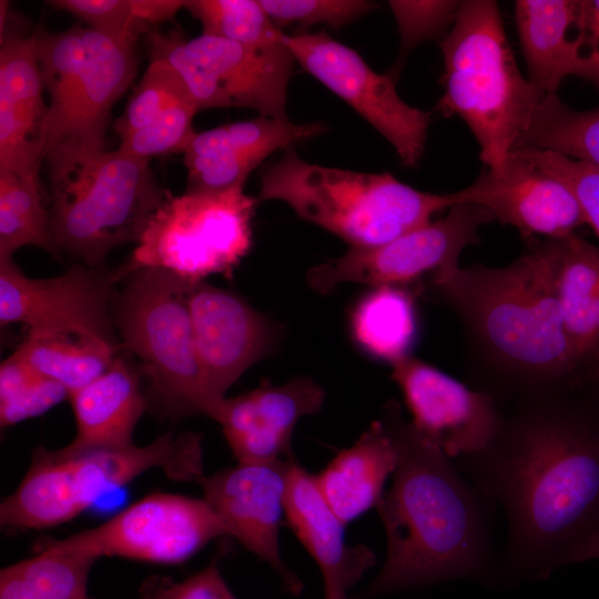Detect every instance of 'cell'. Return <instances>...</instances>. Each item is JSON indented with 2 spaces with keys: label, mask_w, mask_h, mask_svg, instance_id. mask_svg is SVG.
<instances>
[{
  "label": "cell",
  "mask_w": 599,
  "mask_h": 599,
  "mask_svg": "<svg viewBox=\"0 0 599 599\" xmlns=\"http://www.w3.org/2000/svg\"><path fill=\"white\" fill-rule=\"evenodd\" d=\"M257 200L285 202L356 248L385 244L454 205L449 193L422 192L389 173L309 163L293 148L264 170Z\"/></svg>",
  "instance_id": "obj_6"
},
{
  "label": "cell",
  "mask_w": 599,
  "mask_h": 599,
  "mask_svg": "<svg viewBox=\"0 0 599 599\" xmlns=\"http://www.w3.org/2000/svg\"><path fill=\"white\" fill-rule=\"evenodd\" d=\"M43 91L34 34L4 33L0 48V170L39 172L48 115Z\"/></svg>",
  "instance_id": "obj_22"
},
{
  "label": "cell",
  "mask_w": 599,
  "mask_h": 599,
  "mask_svg": "<svg viewBox=\"0 0 599 599\" xmlns=\"http://www.w3.org/2000/svg\"><path fill=\"white\" fill-rule=\"evenodd\" d=\"M285 517L316 561L323 577L324 599H348V592L376 557L365 545L345 541V525L323 497L315 476L293 461L285 497Z\"/></svg>",
  "instance_id": "obj_23"
},
{
  "label": "cell",
  "mask_w": 599,
  "mask_h": 599,
  "mask_svg": "<svg viewBox=\"0 0 599 599\" xmlns=\"http://www.w3.org/2000/svg\"><path fill=\"white\" fill-rule=\"evenodd\" d=\"M599 559V530L577 544L566 556L565 565Z\"/></svg>",
  "instance_id": "obj_43"
},
{
  "label": "cell",
  "mask_w": 599,
  "mask_h": 599,
  "mask_svg": "<svg viewBox=\"0 0 599 599\" xmlns=\"http://www.w3.org/2000/svg\"><path fill=\"white\" fill-rule=\"evenodd\" d=\"M196 355L212 393L224 399L252 365L267 357L277 326L242 297L205 280L186 295Z\"/></svg>",
  "instance_id": "obj_18"
},
{
  "label": "cell",
  "mask_w": 599,
  "mask_h": 599,
  "mask_svg": "<svg viewBox=\"0 0 599 599\" xmlns=\"http://www.w3.org/2000/svg\"><path fill=\"white\" fill-rule=\"evenodd\" d=\"M33 34L49 93L43 161L55 151L104 149L111 111L136 73L134 42L81 24Z\"/></svg>",
  "instance_id": "obj_8"
},
{
  "label": "cell",
  "mask_w": 599,
  "mask_h": 599,
  "mask_svg": "<svg viewBox=\"0 0 599 599\" xmlns=\"http://www.w3.org/2000/svg\"><path fill=\"white\" fill-rule=\"evenodd\" d=\"M415 296L403 288L372 287L352 314V332L361 347L390 365L410 356L417 334Z\"/></svg>",
  "instance_id": "obj_28"
},
{
  "label": "cell",
  "mask_w": 599,
  "mask_h": 599,
  "mask_svg": "<svg viewBox=\"0 0 599 599\" xmlns=\"http://www.w3.org/2000/svg\"><path fill=\"white\" fill-rule=\"evenodd\" d=\"M67 398L69 392L64 386L37 373L16 351L1 363L2 427L40 416Z\"/></svg>",
  "instance_id": "obj_35"
},
{
  "label": "cell",
  "mask_w": 599,
  "mask_h": 599,
  "mask_svg": "<svg viewBox=\"0 0 599 599\" xmlns=\"http://www.w3.org/2000/svg\"><path fill=\"white\" fill-rule=\"evenodd\" d=\"M121 352L103 374L69 396L75 436L62 448L64 451L120 448L133 444L134 428L148 403L138 370Z\"/></svg>",
  "instance_id": "obj_25"
},
{
  "label": "cell",
  "mask_w": 599,
  "mask_h": 599,
  "mask_svg": "<svg viewBox=\"0 0 599 599\" xmlns=\"http://www.w3.org/2000/svg\"><path fill=\"white\" fill-rule=\"evenodd\" d=\"M449 195L453 204L475 203L486 207L495 220L516 227L528 242L538 236L566 237L586 224L572 192L516 150L499 170L487 169L469 186Z\"/></svg>",
  "instance_id": "obj_19"
},
{
  "label": "cell",
  "mask_w": 599,
  "mask_h": 599,
  "mask_svg": "<svg viewBox=\"0 0 599 599\" xmlns=\"http://www.w3.org/2000/svg\"><path fill=\"white\" fill-rule=\"evenodd\" d=\"M284 42L304 70L349 104L393 145L404 165L419 163L432 112L406 103L390 75L376 73L355 50L324 32L285 34Z\"/></svg>",
  "instance_id": "obj_15"
},
{
  "label": "cell",
  "mask_w": 599,
  "mask_h": 599,
  "mask_svg": "<svg viewBox=\"0 0 599 599\" xmlns=\"http://www.w3.org/2000/svg\"><path fill=\"white\" fill-rule=\"evenodd\" d=\"M499 434L463 458L487 499L505 509L498 579L541 580L599 530V392L570 378L514 399Z\"/></svg>",
  "instance_id": "obj_1"
},
{
  "label": "cell",
  "mask_w": 599,
  "mask_h": 599,
  "mask_svg": "<svg viewBox=\"0 0 599 599\" xmlns=\"http://www.w3.org/2000/svg\"><path fill=\"white\" fill-rule=\"evenodd\" d=\"M579 1L517 0L515 21L528 79L545 93H557L561 81L575 75L599 88V57L585 53L576 27Z\"/></svg>",
  "instance_id": "obj_24"
},
{
  "label": "cell",
  "mask_w": 599,
  "mask_h": 599,
  "mask_svg": "<svg viewBox=\"0 0 599 599\" xmlns=\"http://www.w3.org/2000/svg\"><path fill=\"white\" fill-rule=\"evenodd\" d=\"M294 460L293 457L270 463H237L210 476L203 475L196 481L226 534L267 562L288 592L300 595L303 582L283 562L278 546Z\"/></svg>",
  "instance_id": "obj_17"
},
{
  "label": "cell",
  "mask_w": 599,
  "mask_h": 599,
  "mask_svg": "<svg viewBox=\"0 0 599 599\" xmlns=\"http://www.w3.org/2000/svg\"><path fill=\"white\" fill-rule=\"evenodd\" d=\"M185 9L201 23L202 34L253 48L284 42V33L254 0H187Z\"/></svg>",
  "instance_id": "obj_34"
},
{
  "label": "cell",
  "mask_w": 599,
  "mask_h": 599,
  "mask_svg": "<svg viewBox=\"0 0 599 599\" xmlns=\"http://www.w3.org/2000/svg\"><path fill=\"white\" fill-rule=\"evenodd\" d=\"M502 267L456 268L426 298L459 318L479 390L516 399L567 382L580 365L566 335L541 240Z\"/></svg>",
  "instance_id": "obj_3"
},
{
  "label": "cell",
  "mask_w": 599,
  "mask_h": 599,
  "mask_svg": "<svg viewBox=\"0 0 599 599\" xmlns=\"http://www.w3.org/2000/svg\"><path fill=\"white\" fill-rule=\"evenodd\" d=\"M186 102L194 100L180 73L166 60L152 58L114 130L121 141Z\"/></svg>",
  "instance_id": "obj_36"
},
{
  "label": "cell",
  "mask_w": 599,
  "mask_h": 599,
  "mask_svg": "<svg viewBox=\"0 0 599 599\" xmlns=\"http://www.w3.org/2000/svg\"><path fill=\"white\" fill-rule=\"evenodd\" d=\"M257 199L244 186L186 192L163 201L149 217L119 281L139 268H161L196 283L213 274L231 276L252 246Z\"/></svg>",
  "instance_id": "obj_9"
},
{
  "label": "cell",
  "mask_w": 599,
  "mask_h": 599,
  "mask_svg": "<svg viewBox=\"0 0 599 599\" xmlns=\"http://www.w3.org/2000/svg\"><path fill=\"white\" fill-rule=\"evenodd\" d=\"M95 560L51 541L35 556L1 569L0 599H87Z\"/></svg>",
  "instance_id": "obj_29"
},
{
  "label": "cell",
  "mask_w": 599,
  "mask_h": 599,
  "mask_svg": "<svg viewBox=\"0 0 599 599\" xmlns=\"http://www.w3.org/2000/svg\"><path fill=\"white\" fill-rule=\"evenodd\" d=\"M44 161L58 247L88 266H101L115 247L136 243L166 193L150 161L119 148L55 151Z\"/></svg>",
  "instance_id": "obj_5"
},
{
  "label": "cell",
  "mask_w": 599,
  "mask_h": 599,
  "mask_svg": "<svg viewBox=\"0 0 599 599\" xmlns=\"http://www.w3.org/2000/svg\"><path fill=\"white\" fill-rule=\"evenodd\" d=\"M439 44L445 71L437 108L445 116L464 120L481 161L497 171L546 93L521 74L495 1H460Z\"/></svg>",
  "instance_id": "obj_4"
},
{
  "label": "cell",
  "mask_w": 599,
  "mask_h": 599,
  "mask_svg": "<svg viewBox=\"0 0 599 599\" xmlns=\"http://www.w3.org/2000/svg\"><path fill=\"white\" fill-rule=\"evenodd\" d=\"M392 368L412 424L447 457L478 455L499 434L504 412L493 394L471 389L412 355Z\"/></svg>",
  "instance_id": "obj_16"
},
{
  "label": "cell",
  "mask_w": 599,
  "mask_h": 599,
  "mask_svg": "<svg viewBox=\"0 0 599 599\" xmlns=\"http://www.w3.org/2000/svg\"><path fill=\"white\" fill-rule=\"evenodd\" d=\"M272 21L278 27L298 23L309 27L323 23L341 28L370 12L376 4L364 0H260Z\"/></svg>",
  "instance_id": "obj_39"
},
{
  "label": "cell",
  "mask_w": 599,
  "mask_h": 599,
  "mask_svg": "<svg viewBox=\"0 0 599 599\" xmlns=\"http://www.w3.org/2000/svg\"><path fill=\"white\" fill-rule=\"evenodd\" d=\"M515 149L552 151L599 169V108L576 111L546 93Z\"/></svg>",
  "instance_id": "obj_32"
},
{
  "label": "cell",
  "mask_w": 599,
  "mask_h": 599,
  "mask_svg": "<svg viewBox=\"0 0 599 599\" xmlns=\"http://www.w3.org/2000/svg\"><path fill=\"white\" fill-rule=\"evenodd\" d=\"M515 150L532 165L559 180L572 192L580 204L586 224L590 225L599 237V169L552 151Z\"/></svg>",
  "instance_id": "obj_38"
},
{
  "label": "cell",
  "mask_w": 599,
  "mask_h": 599,
  "mask_svg": "<svg viewBox=\"0 0 599 599\" xmlns=\"http://www.w3.org/2000/svg\"><path fill=\"white\" fill-rule=\"evenodd\" d=\"M151 58L171 63L185 82L199 111L246 108L261 116L286 119L287 87L294 57L285 42L253 48L201 34L193 39L152 31Z\"/></svg>",
  "instance_id": "obj_11"
},
{
  "label": "cell",
  "mask_w": 599,
  "mask_h": 599,
  "mask_svg": "<svg viewBox=\"0 0 599 599\" xmlns=\"http://www.w3.org/2000/svg\"><path fill=\"white\" fill-rule=\"evenodd\" d=\"M324 402V389L311 378L283 385L262 380L250 392L225 398L217 423L237 463L290 459L295 426L318 413Z\"/></svg>",
  "instance_id": "obj_21"
},
{
  "label": "cell",
  "mask_w": 599,
  "mask_h": 599,
  "mask_svg": "<svg viewBox=\"0 0 599 599\" xmlns=\"http://www.w3.org/2000/svg\"><path fill=\"white\" fill-rule=\"evenodd\" d=\"M120 283L112 315L121 351L139 359L153 398L173 417L204 415L217 422L225 398L206 383L186 302L195 283L152 267L132 271Z\"/></svg>",
  "instance_id": "obj_7"
},
{
  "label": "cell",
  "mask_w": 599,
  "mask_h": 599,
  "mask_svg": "<svg viewBox=\"0 0 599 599\" xmlns=\"http://www.w3.org/2000/svg\"><path fill=\"white\" fill-rule=\"evenodd\" d=\"M397 460L394 436L382 414L351 447L342 449L319 474L314 475L315 481L346 526L376 508Z\"/></svg>",
  "instance_id": "obj_26"
},
{
  "label": "cell",
  "mask_w": 599,
  "mask_h": 599,
  "mask_svg": "<svg viewBox=\"0 0 599 599\" xmlns=\"http://www.w3.org/2000/svg\"><path fill=\"white\" fill-rule=\"evenodd\" d=\"M382 414L398 455L392 486L376 506L387 551L380 571L356 599L456 578L497 580L487 499L404 418L397 402H388Z\"/></svg>",
  "instance_id": "obj_2"
},
{
  "label": "cell",
  "mask_w": 599,
  "mask_h": 599,
  "mask_svg": "<svg viewBox=\"0 0 599 599\" xmlns=\"http://www.w3.org/2000/svg\"><path fill=\"white\" fill-rule=\"evenodd\" d=\"M197 112L194 102L181 103L121 140L119 149L148 161L169 153H182L195 132L192 123Z\"/></svg>",
  "instance_id": "obj_37"
},
{
  "label": "cell",
  "mask_w": 599,
  "mask_h": 599,
  "mask_svg": "<svg viewBox=\"0 0 599 599\" xmlns=\"http://www.w3.org/2000/svg\"><path fill=\"white\" fill-rule=\"evenodd\" d=\"M184 0H52L49 4L68 12L87 27L110 37L134 42L141 31L173 20L185 9Z\"/></svg>",
  "instance_id": "obj_33"
},
{
  "label": "cell",
  "mask_w": 599,
  "mask_h": 599,
  "mask_svg": "<svg viewBox=\"0 0 599 599\" xmlns=\"http://www.w3.org/2000/svg\"><path fill=\"white\" fill-rule=\"evenodd\" d=\"M23 246L61 255L38 173L0 170V258H12Z\"/></svg>",
  "instance_id": "obj_31"
},
{
  "label": "cell",
  "mask_w": 599,
  "mask_h": 599,
  "mask_svg": "<svg viewBox=\"0 0 599 599\" xmlns=\"http://www.w3.org/2000/svg\"><path fill=\"white\" fill-rule=\"evenodd\" d=\"M541 242L564 328L581 364L599 353V247L576 233Z\"/></svg>",
  "instance_id": "obj_27"
},
{
  "label": "cell",
  "mask_w": 599,
  "mask_h": 599,
  "mask_svg": "<svg viewBox=\"0 0 599 599\" xmlns=\"http://www.w3.org/2000/svg\"><path fill=\"white\" fill-rule=\"evenodd\" d=\"M16 352L37 373L64 386L70 396L103 374L121 348L93 337L58 334L27 335Z\"/></svg>",
  "instance_id": "obj_30"
},
{
  "label": "cell",
  "mask_w": 599,
  "mask_h": 599,
  "mask_svg": "<svg viewBox=\"0 0 599 599\" xmlns=\"http://www.w3.org/2000/svg\"><path fill=\"white\" fill-rule=\"evenodd\" d=\"M493 213L475 203H457L434 222L385 244L349 250L312 267L307 284L326 294L345 283L406 290L426 297L432 287L459 267L465 247L479 242L478 230L494 221Z\"/></svg>",
  "instance_id": "obj_10"
},
{
  "label": "cell",
  "mask_w": 599,
  "mask_h": 599,
  "mask_svg": "<svg viewBox=\"0 0 599 599\" xmlns=\"http://www.w3.org/2000/svg\"><path fill=\"white\" fill-rule=\"evenodd\" d=\"M325 131L322 122L296 124L258 115L194 132L183 150L186 192H216L244 186L248 174L268 155Z\"/></svg>",
  "instance_id": "obj_20"
},
{
  "label": "cell",
  "mask_w": 599,
  "mask_h": 599,
  "mask_svg": "<svg viewBox=\"0 0 599 599\" xmlns=\"http://www.w3.org/2000/svg\"><path fill=\"white\" fill-rule=\"evenodd\" d=\"M576 28L589 52L599 55V0L579 1Z\"/></svg>",
  "instance_id": "obj_42"
},
{
  "label": "cell",
  "mask_w": 599,
  "mask_h": 599,
  "mask_svg": "<svg viewBox=\"0 0 599 599\" xmlns=\"http://www.w3.org/2000/svg\"><path fill=\"white\" fill-rule=\"evenodd\" d=\"M116 270L75 263L49 278L28 277L12 258H0V323L22 324L28 335L72 334L121 348L112 306Z\"/></svg>",
  "instance_id": "obj_13"
},
{
  "label": "cell",
  "mask_w": 599,
  "mask_h": 599,
  "mask_svg": "<svg viewBox=\"0 0 599 599\" xmlns=\"http://www.w3.org/2000/svg\"><path fill=\"white\" fill-rule=\"evenodd\" d=\"M223 535H227L224 525L203 498L156 493L97 527L55 542L95 559L180 564Z\"/></svg>",
  "instance_id": "obj_14"
},
{
  "label": "cell",
  "mask_w": 599,
  "mask_h": 599,
  "mask_svg": "<svg viewBox=\"0 0 599 599\" xmlns=\"http://www.w3.org/2000/svg\"><path fill=\"white\" fill-rule=\"evenodd\" d=\"M142 599H236L215 566H209L182 582L149 586Z\"/></svg>",
  "instance_id": "obj_41"
},
{
  "label": "cell",
  "mask_w": 599,
  "mask_h": 599,
  "mask_svg": "<svg viewBox=\"0 0 599 599\" xmlns=\"http://www.w3.org/2000/svg\"><path fill=\"white\" fill-rule=\"evenodd\" d=\"M459 3V1H389L400 34L399 59L420 42L436 38L453 23Z\"/></svg>",
  "instance_id": "obj_40"
},
{
  "label": "cell",
  "mask_w": 599,
  "mask_h": 599,
  "mask_svg": "<svg viewBox=\"0 0 599 599\" xmlns=\"http://www.w3.org/2000/svg\"><path fill=\"white\" fill-rule=\"evenodd\" d=\"M38 479L55 510L69 521L102 495L122 487L153 468L174 480L203 476L200 434L166 433L145 446L91 449L79 453L39 449L34 461Z\"/></svg>",
  "instance_id": "obj_12"
}]
</instances>
